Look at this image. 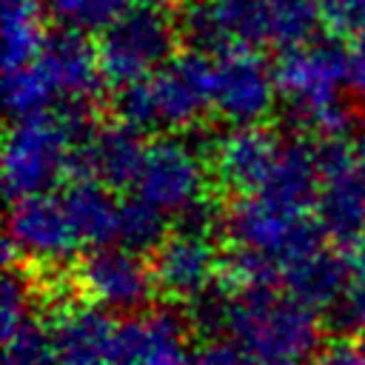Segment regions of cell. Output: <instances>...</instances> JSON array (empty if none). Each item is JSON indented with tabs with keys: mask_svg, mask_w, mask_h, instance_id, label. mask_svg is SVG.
Listing matches in <instances>:
<instances>
[{
	"mask_svg": "<svg viewBox=\"0 0 365 365\" xmlns=\"http://www.w3.org/2000/svg\"><path fill=\"white\" fill-rule=\"evenodd\" d=\"M314 208H297L257 194H242L225 211V237L231 242V274L240 285L274 282L294 262L322 248L325 231Z\"/></svg>",
	"mask_w": 365,
	"mask_h": 365,
	"instance_id": "cell-1",
	"label": "cell"
},
{
	"mask_svg": "<svg viewBox=\"0 0 365 365\" xmlns=\"http://www.w3.org/2000/svg\"><path fill=\"white\" fill-rule=\"evenodd\" d=\"M222 331L257 365H311L319 356V314L285 285L251 282L228 291Z\"/></svg>",
	"mask_w": 365,
	"mask_h": 365,
	"instance_id": "cell-2",
	"label": "cell"
},
{
	"mask_svg": "<svg viewBox=\"0 0 365 365\" xmlns=\"http://www.w3.org/2000/svg\"><path fill=\"white\" fill-rule=\"evenodd\" d=\"M319 11L314 0H200L185 14V31L200 51L279 48L314 40Z\"/></svg>",
	"mask_w": 365,
	"mask_h": 365,
	"instance_id": "cell-3",
	"label": "cell"
},
{
	"mask_svg": "<svg viewBox=\"0 0 365 365\" xmlns=\"http://www.w3.org/2000/svg\"><path fill=\"white\" fill-rule=\"evenodd\" d=\"M106 83L100 51L83 31L63 29L48 34L43 51L23 68L3 74V97L9 114L31 117L60 106L88 103Z\"/></svg>",
	"mask_w": 365,
	"mask_h": 365,
	"instance_id": "cell-4",
	"label": "cell"
},
{
	"mask_svg": "<svg viewBox=\"0 0 365 365\" xmlns=\"http://www.w3.org/2000/svg\"><path fill=\"white\" fill-rule=\"evenodd\" d=\"M279 97L291 123L311 140L331 143L345 128L342 94L348 83V48L336 40H311L282 51L277 63Z\"/></svg>",
	"mask_w": 365,
	"mask_h": 365,
	"instance_id": "cell-5",
	"label": "cell"
},
{
	"mask_svg": "<svg viewBox=\"0 0 365 365\" xmlns=\"http://www.w3.org/2000/svg\"><path fill=\"white\" fill-rule=\"evenodd\" d=\"M88 128L80 106L17 117L3 148V182L11 200L46 194L60 185L74 171L77 148Z\"/></svg>",
	"mask_w": 365,
	"mask_h": 365,
	"instance_id": "cell-6",
	"label": "cell"
},
{
	"mask_svg": "<svg viewBox=\"0 0 365 365\" xmlns=\"http://www.w3.org/2000/svg\"><path fill=\"white\" fill-rule=\"evenodd\" d=\"M208 80H211L208 51L174 54L154 74L120 88L117 114L140 134L145 131L174 134L180 128L194 125L205 111H211Z\"/></svg>",
	"mask_w": 365,
	"mask_h": 365,
	"instance_id": "cell-7",
	"label": "cell"
},
{
	"mask_svg": "<svg viewBox=\"0 0 365 365\" xmlns=\"http://www.w3.org/2000/svg\"><path fill=\"white\" fill-rule=\"evenodd\" d=\"M205 205L182 217V225L168 231L165 240L154 248V279L157 291L177 302H194L197 297L220 285L222 254L214 240V220L202 214Z\"/></svg>",
	"mask_w": 365,
	"mask_h": 365,
	"instance_id": "cell-8",
	"label": "cell"
},
{
	"mask_svg": "<svg viewBox=\"0 0 365 365\" xmlns=\"http://www.w3.org/2000/svg\"><path fill=\"white\" fill-rule=\"evenodd\" d=\"M205 154L177 134L157 137L145 145L140 171L131 182L134 197L154 205L165 217H185L205 205Z\"/></svg>",
	"mask_w": 365,
	"mask_h": 365,
	"instance_id": "cell-9",
	"label": "cell"
},
{
	"mask_svg": "<svg viewBox=\"0 0 365 365\" xmlns=\"http://www.w3.org/2000/svg\"><path fill=\"white\" fill-rule=\"evenodd\" d=\"M174 26L160 9L134 6L100 31V66L106 83L117 88L154 74L174 57Z\"/></svg>",
	"mask_w": 365,
	"mask_h": 365,
	"instance_id": "cell-10",
	"label": "cell"
},
{
	"mask_svg": "<svg viewBox=\"0 0 365 365\" xmlns=\"http://www.w3.org/2000/svg\"><path fill=\"white\" fill-rule=\"evenodd\" d=\"M208 97L211 111L231 128L262 125L279 97L277 66L259 57L257 48L214 51Z\"/></svg>",
	"mask_w": 365,
	"mask_h": 365,
	"instance_id": "cell-11",
	"label": "cell"
},
{
	"mask_svg": "<svg viewBox=\"0 0 365 365\" xmlns=\"http://www.w3.org/2000/svg\"><path fill=\"white\" fill-rule=\"evenodd\" d=\"M83 240L71 222V214L60 194H29L11 202L6 251L20 254L29 262L63 265L74 259Z\"/></svg>",
	"mask_w": 365,
	"mask_h": 365,
	"instance_id": "cell-12",
	"label": "cell"
},
{
	"mask_svg": "<svg viewBox=\"0 0 365 365\" xmlns=\"http://www.w3.org/2000/svg\"><path fill=\"white\" fill-rule=\"evenodd\" d=\"M77 285L86 299L108 314H137L157 291L154 268L125 245L91 248L77 265Z\"/></svg>",
	"mask_w": 365,
	"mask_h": 365,
	"instance_id": "cell-13",
	"label": "cell"
},
{
	"mask_svg": "<svg viewBox=\"0 0 365 365\" xmlns=\"http://www.w3.org/2000/svg\"><path fill=\"white\" fill-rule=\"evenodd\" d=\"M319 145L322 177L314 200V217L328 240L339 245H359L365 237V180L351 148L339 145V140Z\"/></svg>",
	"mask_w": 365,
	"mask_h": 365,
	"instance_id": "cell-14",
	"label": "cell"
},
{
	"mask_svg": "<svg viewBox=\"0 0 365 365\" xmlns=\"http://www.w3.org/2000/svg\"><path fill=\"white\" fill-rule=\"evenodd\" d=\"M54 365H117L120 325L94 302H66L43 325Z\"/></svg>",
	"mask_w": 365,
	"mask_h": 365,
	"instance_id": "cell-15",
	"label": "cell"
},
{
	"mask_svg": "<svg viewBox=\"0 0 365 365\" xmlns=\"http://www.w3.org/2000/svg\"><path fill=\"white\" fill-rule=\"evenodd\" d=\"M285 137L265 125H240L222 134L211 151L214 174L240 194H257L282 154Z\"/></svg>",
	"mask_w": 365,
	"mask_h": 365,
	"instance_id": "cell-16",
	"label": "cell"
},
{
	"mask_svg": "<svg viewBox=\"0 0 365 365\" xmlns=\"http://www.w3.org/2000/svg\"><path fill=\"white\" fill-rule=\"evenodd\" d=\"M143 154V134L128 123L120 120L111 125H91L77 148L74 174L97 180L108 188H123L134 182Z\"/></svg>",
	"mask_w": 365,
	"mask_h": 365,
	"instance_id": "cell-17",
	"label": "cell"
},
{
	"mask_svg": "<svg viewBox=\"0 0 365 365\" xmlns=\"http://www.w3.org/2000/svg\"><path fill=\"white\" fill-rule=\"evenodd\" d=\"M188 328L163 308H143L120 325L117 365H188Z\"/></svg>",
	"mask_w": 365,
	"mask_h": 365,
	"instance_id": "cell-18",
	"label": "cell"
},
{
	"mask_svg": "<svg viewBox=\"0 0 365 365\" xmlns=\"http://www.w3.org/2000/svg\"><path fill=\"white\" fill-rule=\"evenodd\" d=\"M60 197L71 214V222L83 245H91V248L117 245L123 200H117L108 185L88 180V177H77Z\"/></svg>",
	"mask_w": 365,
	"mask_h": 365,
	"instance_id": "cell-19",
	"label": "cell"
},
{
	"mask_svg": "<svg viewBox=\"0 0 365 365\" xmlns=\"http://www.w3.org/2000/svg\"><path fill=\"white\" fill-rule=\"evenodd\" d=\"M348 274H351V257L328 248H317L314 254L294 262L282 274V282L294 297H299L311 308L331 311L345 291Z\"/></svg>",
	"mask_w": 365,
	"mask_h": 365,
	"instance_id": "cell-20",
	"label": "cell"
},
{
	"mask_svg": "<svg viewBox=\"0 0 365 365\" xmlns=\"http://www.w3.org/2000/svg\"><path fill=\"white\" fill-rule=\"evenodd\" d=\"M46 40L40 6L29 0H3V74L29 66L43 51Z\"/></svg>",
	"mask_w": 365,
	"mask_h": 365,
	"instance_id": "cell-21",
	"label": "cell"
},
{
	"mask_svg": "<svg viewBox=\"0 0 365 365\" xmlns=\"http://www.w3.org/2000/svg\"><path fill=\"white\" fill-rule=\"evenodd\" d=\"M165 222L168 217L163 211H157L154 205L143 202L140 197L123 200V217H120V240L117 245L134 248V251H145V248H157L165 240Z\"/></svg>",
	"mask_w": 365,
	"mask_h": 365,
	"instance_id": "cell-22",
	"label": "cell"
},
{
	"mask_svg": "<svg viewBox=\"0 0 365 365\" xmlns=\"http://www.w3.org/2000/svg\"><path fill=\"white\" fill-rule=\"evenodd\" d=\"M131 0H54V17L71 31H106L123 11H128Z\"/></svg>",
	"mask_w": 365,
	"mask_h": 365,
	"instance_id": "cell-23",
	"label": "cell"
},
{
	"mask_svg": "<svg viewBox=\"0 0 365 365\" xmlns=\"http://www.w3.org/2000/svg\"><path fill=\"white\" fill-rule=\"evenodd\" d=\"M31 308L34 305H31L29 282L23 279V274L9 268L6 279H3V288H0V331H3V339H11L14 334H20L23 328L37 322Z\"/></svg>",
	"mask_w": 365,
	"mask_h": 365,
	"instance_id": "cell-24",
	"label": "cell"
},
{
	"mask_svg": "<svg viewBox=\"0 0 365 365\" xmlns=\"http://www.w3.org/2000/svg\"><path fill=\"white\" fill-rule=\"evenodd\" d=\"M336 322L348 331H365V248L356 245L351 254V274L339 302L331 308Z\"/></svg>",
	"mask_w": 365,
	"mask_h": 365,
	"instance_id": "cell-25",
	"label": "cell"
},
{
	"mask_svg": "<svg viewBox=\"0 0 365 365\" xmlns=\"http://www.w3.org/2000/svg\"><path fill=\"white\" fill-rule=\"evenodd\" d=\"M319 23L334 37H354L365 29V0H314Z\"/></svg>",
	"mask_w": 365,
	"mask_h": 365,
	"instance_id": "cell-26",
	"label": "cell"
},
{
	"mask_svg": "<svg viewBox=\"0 0 365 365\" xmlns=\"http://www.w3.org/2000/svg\"><path fill=\"white\" fill-rule=\"evenodd\" d=\"M188 365H257L242 348H237L231 339L228 342H208L197 354H191Z\"/></svg>",
	"mask_w": 365,
	"mask_h": 365,
	"instance_id": "cell-27",
	"label": "cell"
},
{
	"mask_svg": "<svg viewBox=\"0 0 365 365\" xmlns=\"http://www.w3.org/2000/svg\"><path fill=\"white\" fill-rule=\"evenodd\" d=\"M311 365H365V339L336 342V345L319 351V356Z\"/></svg>",
	"mask_w": 365,
	"mask_h": 365,
	"instance_id": "cell-28",
	"label": "cell"
},
{
	"mask_svg": "<svg viewBox=\"0 0 365 365\" xmlns=\"http://www.w3.org/2000/svg\"><path fill=\"white\" fill-rule=\"evenodd\" d=\"M348 83L356 97H365V29L354 34L348 46Z\"/></svg>",
	"mask_w": 365,
	"mask_h": 365,
	"instance_id": "cell-29",
	"label": "cell"
},
{
	"mask_svg": "<svg viewBox=\"0 0 365 365\" xmlns=\"http://www.w3.org/2000/svg\"><path fill=\"white\" fill-rule=\"evenodd\" d=\"M354 160H356V168H359V174H362V180H365V128H362V134L356 137V143H354Z\"/></svg>",
	"mask_w": 365,
	"mask_h": 365,
	"instance_id": "cell-30",
	"label": "cell"
},
{
	"mask_svg": "<svg viewBox=\"0 0 365 365\" xmlns=\"http://www.w3.org/2000/svg\"><path fill=\"white\" fill-rule=\"evenodd\" d=\"M134 6H143V9H165L168 3H174V0H131Z\"/></svg>",
	"mask_w": 365,
	"mask_h": 365,
	"instance_id": "cell-31",
	"label": "cell"
},
{
	"mask_svg": "<svg viewBox=\"0 0 365 365\" xmlns=\"http://www.w3.org/2000/svg\"><path fill=\"white\" fill-rule=\"evenodd\" d=\"M29 3H34V6H46V3H48V6H51L54 0H29Z\"/></svg>",
	"mask_w": 365,
	"mask_h": 365,
	"instance_id": "cell-32",
	"label": "cell"
},
{
	"mask_svg": "<svg viewBox=\"0 0 365 365\" xmlns=\"http://www.w3.org/2000/svg\"><path fill=\"white\" fill-rule=\"evenodd\" d=\"M359 245H362V248H365V237H362V242H359Z\"/></svg>",
	"mask_w": 365,
	"mask_h": 365,
	"instance_id": "cell-33",
	"label": "cell"
}]
</instances>
